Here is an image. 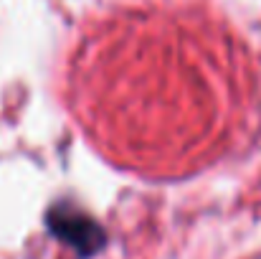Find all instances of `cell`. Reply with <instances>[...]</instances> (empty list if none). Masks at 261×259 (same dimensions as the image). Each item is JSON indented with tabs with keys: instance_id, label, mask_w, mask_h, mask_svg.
Returning a JSON list of instances; mask_svg holds the SVG:
<instances>
[{
	"instance_id": "obj_1",
	"label": "cell",
	"mask_w": 261,
	"mask_h": 259,
	"mask_svg": "<svg viewBox=\"0 0 261 259\" xmlns=\"http://www.w3.org/2000/svg\"><path fill=\"white\" fill-rule=\"evenodd\" d=\"M48 224H51V231L59 239H64L69 247H74L79 254H91L104 244V231L89 219L87 214L74 211L69 206L54 208L48 214Z\"/></svg>"
}]
</instances>
